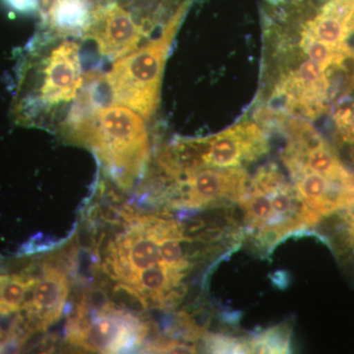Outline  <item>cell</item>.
I'll return each instance as SVG.
<instances>
[{
  "label": "cell",
  "instance_id": "obj_7",
  "mask_svg": "<svg viewBox=\"0 0 354 354\" xmlns=\"http://www.w3.org/2000/svg\"><path fill=\"white\" fill-rule=\"evenodd\" d=\"M148 334V326L128 312L109 306L93 319L81 312L69 326L70 342L102 353H120L139 346Z\"/></svg>",
  "mask_w": 354,
  "mask_h": 354
},
{
  "label": "cell",
  "instance_id": "obj_14",
  "mask_svg": "<svg viewBox=\"0 0 354 354\" xmlns=\"http://www.w3.org/2000/svg\"><path fill=\"white\" fill-rule=\"evenodd\" d=\"M344 211L339 230V244L344 250H354V204Z\"/></svg>",
  "mask_w": 354,
  "mask_h": 354
},
{
  "label": "cell",
  "instance_id": "obj_4",
  "mask_svg": "<svg viewBox=\"0 0 354 354\" xmlns=\"http://www.w3.org/2000/svg\"><path fill=\"white\" fill-rule=\"evenodd\" d=\"M186 7V4L179 7L160 36L116 59L109 73L102 75V82L113 104L133 109L144 120H149L156 113L165 59Z\"/></svg>",
  "mask_w": 354,
  "mask_h": 354
},
{
  "label": "cell",
  "instance_id": "obj_9",
  "mask_svg": "<svg viewBox=\"0 0 354 354\" xmlns=\"http://www.w3.org/2000/svg\"><path fill=\"white\" fill-rule=\"evenodd\" d=\"M69 293V283L64 272L48 267L41 279H35L24 308L38 327H48L62 317Z\"/></svg>",
  "mask_w": 354,
  "mask_h": 354
},
{
  "label": "cell",
  "instance_id": "obj_15",
  "mask_svg": "<svg viewBox=\"0 0 354 354\" xmlns=\"http://www.w3.org/2000/svg\"><path fill=\"white\" fill-rule=\"evenodd\" d=\"M13 6L17 7V8L24 9L30 8V7H34L38 6V0H9Z\"/></svg>",
  "mask_w": 354,
  "mask_h": 354
},
{
  "label": "cell",
  "instance_id": "obj_3",
  "mask_svg": "<svg viewBox=\"0 0 354 354\" xmlns=\"http://www.w3.org/2000/svg\"><path fill=\"white\" fill-rule=\"evenodd\" d=\"M79 51L78 44L64 41L46 55L35 48L27 55L13 104L18 123L32 125L41 109L48 111L78 97L84 82Z\"/></svg>",
  "mask_w": 354,
  "mask_h": 354
},
{
  "label": "cell",
  "instance_id": "obj_8",
  "mask_svg": "<svg viewBox=\"0 0 354 354\" xmlns=\"http://www.w3.org/2000/svg\"><path fill=\"white\" fill-rule=\"evenodd\" d=\"M84 37L94 41L104 57L116 60L137 50L142 29L122 6L111 3L90 13Z\"/></svg>",
  "mask_w": 354,
  "mask_h": 354
},
{
  "label": "cell",
  "instance_id": "obj_2",
  "mask_svg": "<svg viewBox=\"0 0 354 354\" xmlns=\"http://www.w3.org/2000/svg\"><path fill=\"white\" fill-rule=\"evenodd\" d=\"M239 205L247 241L265 254L286 237L321 221L274 165L262 167L249 180Z\"/></svg>",
  "mask_w": 354,
  "mask_h": 354
},
{
  "label": "cell",
  "instance_id": "obj_6",
  "mask_svg": "<svg viewBox=\"0 0 354 354\" xmlns=\"http://www.w3.org/2000/svg\"><path fill=\"white\" fill-rule=\"evenodd\" d=\"M165 176L171 180L167 203L176 209H213L239 204L250 180L243 167H189Z\"/></svg>",
  "mask_w": 354,
  "mask_h": 354
},
{
  "label": "cell",
  "instance_id": "obj_5",
  "mask_svg": "<svg viewBox=\"0 0 354 354\" xmlns=\"http://www.w3.org/2000/svg\"><path fill=\"white\" fill-rule=\"evenodd\" d=\"M269 150L265 130L253 121H241L225 131L204 139L179 140L160 155L169 171L196 167H243Z\"/></svg>",
  "mask_w": 354,
  "mask_h": 354
},
{
  "label": "cell",
  "instance_id": "obj_16",
  "mask_svg": "<svg viewBox=\"0 0 354 354\" xmlns=\"http://www.w3.org/2000/svg\"><path fill=\"white\" fill-rule=\"evenodd\" d=\"M353 60H354V57H353ZM351 76H349L348 84V92H349V91L353 90V88H354V62H353V67H351Z\"/></svg>",
  "mask_w": 354,
  "mask_h": 354
},
{
  "label": "cell",
  "instance_id": "obj_11",
  "mask_svg": "<svg viewBox=\"0 0 354 354\" xmlns=\"http://www.w3.org/2000/svg\"><path fill=\"white\" fill-rule=\"evenodd\" d=\"M88 16L90 13L86 0H55L48 18L58 27L73 28L85 27Z\"/></svg>",
  "mask_w": 354,
  "mask_h": 354
},
{
  "label": "cell",
  "instance_id": "obj_13",
  "mask_svg": "<svg viewBox=\"0 0 354 354\" xmlns=\"http://www.w3.org/2000/svg\"><path fill=\"white\" fill-rule=\"evenodd\" d=\"M339 137L344 143L354 144V102H346L337 108L334 114Z\"/></svg>",
  "mask_w": 354,
  "mask_h": 354
},
{
  "label": "cell",
  "instance_id": "obj_10",
  "mask_svg": "<svg viewBox=\"0 0 354 354\" xmlns=\"http://www.w3.org/2000/svg\"><path fill=\"white\" fill-rule=\"evenodd\" d=\"M35 279L24 274H0V316L9 315L24 307Z\"/></svg>",
  "mask_w": 354,
  "mask_h": 354
},
{
  "label": "cell",
  "instance_id": "obj_1",
  "mask_svg": "<svg viewBox=\"0 0 354 354\" xmlns=\"http://www.w3.org/2000/svg\"><path fill=\"white\" fill-rule=\"evenodd\" d=\"M64 127L69 138L92 149L124 187L131 185L146 164L149 138L145 122L127 106L78 102Z\"/></svg>",
  "mask_w": 354,
  "mask_h": 354
},
{
  "label": "cell",
  "instance_id": "obj_12",
  "mask_svg": "<svg viewBox=\"0 0 354 354\" xmlns=\"http://www.w3.org/2000/svg\"><path fill=\"white\" fill-rule=\"evenodd\" d=\"M250 353H286L290 351V328L277 326L249 339Z\"/></svg>",
  "mask_w": 354,
  "mask_h": 354
}]
</instances>
